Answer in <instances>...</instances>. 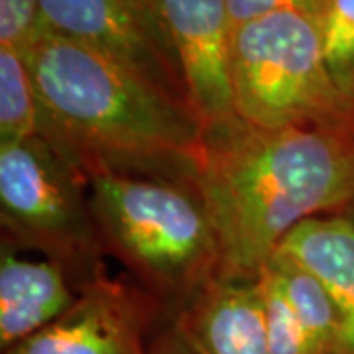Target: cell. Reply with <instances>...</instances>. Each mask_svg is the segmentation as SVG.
<instances>
[{"label":"cell","instance_id":"1","mask_svg":"<svg viewBox=\"0 0 354 354\" xmlns=\"http://www.w3.org/2000/svg\"><path fill=\"white\" fill-rule=\"evenodd\" d=\"M193 183L221 242L218 278L260 279L295 228L354 197V122L205 128Z\"/></svg>","mask_w":354,"mask_h":354},{"label":"cell","instance_id":"2","mask_svg":"<svg viewBox=\"0 0 354 354\" xmlns=\"http://www.w3.org/2000/svg\"><path fill=\"white\" fill-rule=\"evenodd\" d=\"M24 55L41 106V138L85 179L114 171L195 181L205 127L187 102L51 32Z\"/></svg>","mask_w":354,"mask_h":354},{"label":"cell","instance_id":"3","mask_svg":"<svg viewBox=\"0 0 354 354\" xmlns=\"http://www.w3.org/2000/svg\"><path fill=\"white\" fill-rule=\"evenodd\" d=\"M87 185L106 256L171 313L218 278L221 242L193 183L95 171Z\"/></svg>","mask_w":354,"mask_h":354},{"label":"cell","instance_id":"4","mask_svg":"<svg viewBox=\"0 0 354 354\" xmlns=\"http://www.w3.org/2000/svg\"><path fill=\"white\" fill-rule=\"evenodd\" d=\"M230 87L234 113L252 127L354 122V106L330 77L311 14H270L234 28Z\"/></svg>","mask_w":354,"mask_h":354},{"label":"cell","instance_id":"5","mask_svg":"<svg viewBox=\"0 0 354 354\" xmlns=\"http://www.w3.org/2000/svg\"><path fill=\"white\" fill-rule=\"evenodd\" d=\"M0 221L2 244L46 254L77 291L106 276L87 179L41 136L0 144Z\"/></svg>","mask_w":354,"mask_h":354},{"label":"cell","instance_id":"6","mask_svg":"<svg viewBox=\"0 0 354 354\" xmlns=\"http://www.w3.org/2000/svg\"><path fill=\"white\" fill-rule=\"evenodd\" d=\"M174 315L127 278L97 279L46 329L2 354H150L153 335Z\"/></svg>","mask_w":354,"mask_h":354},{"label":"cell","instance_id":"7","mask_svg":"<svg viewBox=\"0 0 354 354\" xmlns=\"http://www.w3.org/2000/svg\"><path fill=\"white\" fill-rule=\"evenodd\" d=\"M148 4L203 127L239 118L230 87L234 26L227 0H148Z\"/></svg>","mask_w":354,"mask_h":354},{"label":"cell","instance_id":"8","mask_svg":"<svg viewBox=\"0 0 354 354\" xmlns=\"http://www.w3.org/2000/svg\"><path fill=\"white\" fill-rule=\"evenodd\" d=\"M39 8L48 32L111 55L156 87L187 102L164 39L128 0H39Z\"/></svg>","mask_w":354,"mask_h":354},{"label":"cell","instance_id":"9","mask_svg":"<svg viewBox=\"0 0 354 354\" xmlns=\"http://www.w3.org/2000/svg\"><path fill=\"white\" fill-rule=\"evenodd\" d=\"M177 315L205 354H268L262 279L215 278Z\"/></svg>","mask_w":354,"mask_h":354},{"label":"cell","instance_id":"10","mask_svg":"<svg viewBox=\"0 0 354 354\" xmlns=\"http://www.w3.org/2000/svg\"><path fill=\"white\" fill-rule=\"evenodd\" d=\"M79 291L53 260H22L2 244L0 256V348L46 329L75 304Z\"/></svg>","mask_w":354,"mask_h":354},{"label":"cell","instance_id":"11","mask_svg":"<svg viewBox=\"0 0 354 354\" xmlns=\"http://www.w3.org/2000/svg\"><path fill=\"white\" fill-rule=\"evenodd\" d=\"M278 252L297 260L321 279L339 309L346 353L354 354V227L341 215L305 221Z\"/></svg>","mask_w":354,"mask_h":354},{"label":"cell","instance_id":"12","mask_svg":"<svg viewBox=\"0 0 354 354\" xmlns=\"http://www.w3.org/2000/svg\"><path fill=\"white\" fill-rule=\"evenodd\" d=\"M266 266L279 279L313 354H348L339 309L321 279L283 252L274 254Z\"/></svg>","mask_w":354,"mask_h":354},{"label":"cell","instance_id":"13","mask_svg":"<svg viewBox=\"0 0 354 354\" xmlns=\"http://www.w3.org/2000/svg\"><path fill=\"white\" fill-rule=\"evenodd\" d=\"M41 136V106L22 51L0 46V144Z\"/></svg>","mask_w":354,"mask_h":354},{"label":"cell","instance_id":"14","mask_svg":"<svg viewBox=\"0 0 354 354\" xmlns=\"http://www.w3.org/2000/svg\"><path fill=\"white\" fill-rule=\"evenodd\" d=\"M317 26L330 77L354 106V0H321Z\"/></svg>","mask_w":354,"mask_h":354},{"label":"cell","instance_id":"15","mask_svg":"<svg viewBox=\"0 0 354 354\" xmlns=\"http://www.w3.org/2000/svg\"><path fill=\"white\" fill-rule=\"evenodd\" d=\"M268 313V354H313L304 327L270 266L262 270Z\"/></svg>","mask_w":354,"mask_h":354},{"label":"cell","instance_id":"16","mask_svg":"<svg viewBox=\"0 0 354 354\" xmlns=\"http://www.w3.org/2000/svg\"><path fill=\"white\" fill-rule=\"evenodd\" d=\"M46 32L39 0H0V46L26 53Z\"/></svg>","mask_w":354,"mask_h":354},{"label":"cell","instance_id":"17","mask_svg":"<svg viewBox=\"0 0 354 354\" xmlns=\"http://www.w3.org/2000/svg\"><path fill=\"white\" fill-rule=\"evenodd\" d=\"M232 26L239 28L278 12H304L317 18L321 0H227Z\"/></svg>","mask_w":354,"mask_h":354},{"label":"cell","instance_id":"18","mask_svg":"<svg viewBox=\"0 0 354 354\" xmlns=\"http://www.w3.org/2000/svg\"><path fill=\"white\" fill-rule=\"evenodd\" d=\"M150 354H205L203 348L193 341L185 325L177 313L169 315L164 325L153 335Z\"/></svg>","mask_w":354,"mask_h":354},{"label":"cell","instance_id":"19","mask_svg":"<svg viewBox=\"0 0 354 354\" xmlns=\"http://www.w3.org/2000/svg\"><path fill=\"white\" fill-rule=\"evenodd\" d=\"M128 2H130V4L134 6V10H136V12H138L140 16H142V18H144V20L148 22V24L152 26L156 32H158V36L164 39L162 32H160V28H158L156 20H153V14H152V10H150V4H148V0H128ZM164 44H165V41H164ZM165 48H167V46H165ZM167 51H169V50H167ZM169 55H171V53H169Z\"/></svg>","mask_w":354,"mask_h":354},{"label":"cell","instance_id":"20","mask_svg":"<svg viewBox=\"0 0 354 354\" xmlns=\"http://www.w3.org/2000/svg\"><path fill=\"white\" fill-rule=\"evenodd\" d=\"M341 216H344V218H346V221H348V223L354 227V197L351 199V203L342 209Z\"/></svg>","mask_w":354,"mask_h":354}]
</instances>
